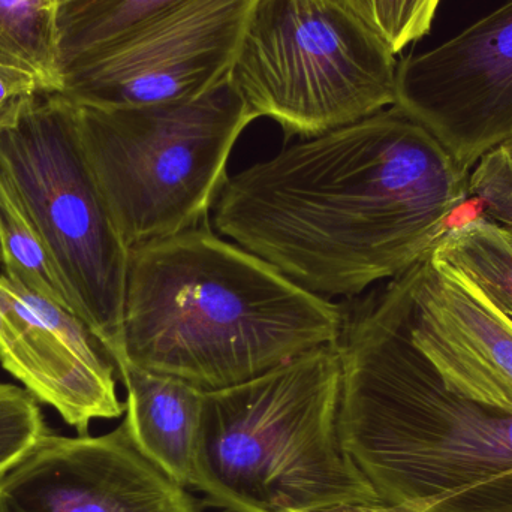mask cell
Segmentation results:
<instances>
[{
	"label": "cell",
	"mask_w": 512,
	"mask_h": 512,
	"mask_svg": "<svg viewBox=\"0 0 512 512\" xmlns=\"http://www.w3.org/2000/svg\"><path fill=\"white\" fill-rule=\"evenodd\" d=\"M469 173L393 105L228 177L213 227L313 294L358 297L432 254Z\"/></svg>",
	"instance_id": "obj_1"
},
{
	"label": "cell",
	"mask_w": 512,
	"mask_h": 512,
	"mask_svg": "<svg viewBox=\"0 0 512 512\" xmlns=\"http://www.w3.org/2000/svg\"><path fill=\"white\" fill-rule=\"evenodd\" d=\"M409 270L345 307L340 435L379 498L512 512V414L445 384L412 339Z\"/></svg>",
	"instance_id": "obj_2"
},
{
	"label": "cell",
	"mask_w": 512,
	"mask_h": 512,
	"mask_svg": "<svg viewBox=\"0 0 512 512\" xmlns=\"http://www.w3.org/2000/svg\"><path fill=\"white\" fill-rule=\"evenodd\" d=\"M343 319L345 307L204 224L131 249L119 366L224 390L336 346Z\"/></svg>",
	"instance_id": "obj_3"
},
{
	"label": "cell",
	"mask_w": 512,
	"mask_h": 512,
	"mask_svg": "<svg viewBox=\"0 0 512 512\" xmlns=\"http://www.w3.org/2000/svg\"><path fill=\"white\" fill-rule=\"evenodd\" d=\"M336 346L206 391L192 486L233 512H306L381 501L340 435Z\"/></svg>",
	"instance_id": "obj_4"
},
{
	"label": "cell",
	"mask_w": 512,
	"mask_h": 512,
	"mask_svg": "<svg viewBox=\"0 0 512 512\" xmlns=\"http://www.w3.org/2000/svg\"><path fill=\"white\" fill-rule=\"evenodd\" d=\"M75 107L87 161L129 249L209 224L231 152L256 119L231 77L192 101Z\"/></svg>",
	"instance_id": "obj_5"
},
{
	"label": "cell",
	"mask_w": 512,
	"mask_h": 512,
	"mask_svg": "<svg viewBox=\"0 0 512 512\" xmlns=\"http://www.w3.org/2000/svg\"><path fill=\"white\" fill-rule=\"evenodd\" d=\"M0 183L41 236L78 318L123 361L131 249L120 236L62 93L12 102L0 116Z\"/></svg>",
	"instance_id": "obj_6"
},
{
	"label": "cell",
	"mask_w": 512,
	"mask_h": 512,
	"mask_svg": "<svg viewBox=\"0 0 512 512\" xmlns=\"http://www.w3.org/2000/svg\"><path fill=\"white\" fill-rule=\"evenodd\" d=\"M396 54L321 0H256L231 81L286 137H318L396 104Z\"/></svg>",
	"instance_id": "obj_7"
},
{
	"label": "cell",
	"mask_w": 512,
	"mask_h": 512,
	"mask_svg": "<svg viewBox=\"0 0 512 512\" xmlns=\"http://www.w3.org/2000/svg\"><path fill=\"white\" fill-rule=\"evenodd\" d=\"M256 0H182L65 78L75 105L134 108L192 101L230 77Z\"/></svg>",
	"instance_id": "obj_8"
},
{
	"label": "cell",
	"mask_w": 512,
	"mask_h": 512,
	"mask_svg": "<svg viewBox=\"0 0 512 512\" xmlns=\"http://www.w3.org/2000/svg\"><path fill=\"white\" fill-rule=\"evenodd\" d=\"M396 105L471 171L512 140V0L397 65Z\"/></svg>",
	"instance_id": "obj_9"
},
{
	"label": "cell",
	"mask_w": 512,
	"mask_h": 512,
	"mask_svg": "<svg viewBox=\"0 0 512 512\" xmlns=\"http://www.w3.org/2000/svg\"><path fill=\"white\" fill-rule=\"evenodd\" d=\"M0 512H200L143 456L125 421L102 436L54 435L0 480Z\"/></svg>",
	"instance_id": "obj_10"
},
{
	"label": "cell",
	"mask_w": 512,
	"mask_h": 512,
	"mask_svg": "<svg viewBox=\"0 0 512 512\" xmlns=\"http://www.w3.org/2000/svg\"><path fill=\"white\" fill-rule=\"evenodd\" d=\"M0 363L78 435L122 417L116 364L86 322L0 274Z\"/></svg>",
	"instance_id": "obj_11"
},
{
	"label": "cell",
	"mask_w": 512,
	"mask_h": 512,
	"mask_svg": "<svg viewBox=\"0 0 512 512\" xmlns=\"http://www.w3.org/2000/svg\"><path fill=\"white\" fill-rule=\"evenodd\" d=\"M409 328L448 387L512 414V322L432 255L409 268Z\"/></svg>",
	"instance_id": "obj_12"
},
{
	"label": "cell",
	"mask_w": 512,
	"mask_h": 512,
	"mask_svg": "<svg viewBox=\"0 0 512 512\" xmlns=\"http://www.w3.org/2000/svg\"><path fill=\"white\" fill-rule=\"evenodd\" d=\"M128 391L125 423L138 450L179 486H192L206 391L132 364L117 367Z\"/></svg>",
	"instance_id": "obj_13"
},
{
	"label": "cell",
	"mask_w": 512,
	"mask_h": 512,
	"mask_svg": "<svg viewBox=\"0 0 512 512\" xmlns=\"http://www.w3.org/2000/svg\"><path fill=\"white\" fill-rule=\"evenodd\" d=\"M182 0H57L59 68L65 78Z\"/></svg>",
	"instance_id": "obj_14"
},
{
	"label": "cell",
	"mask_w": 512,
	"mask_h": 512,
	"mask_svg": "<svg viewBox=\"0 0 512 512\" xmlns=\"http://www.w3.org/2000/svg\"><path fill=\"white\" fill-rule=\"evenodd\" d=\"M430 255L480 289L512 322L510 231L484 219L474 204V209L447 231Z\"/></svg>",
	"instance_id": "obj_15"
},
{
	"label": "cell",
	"mask_w": 512,
	"mask_h": 512,
	"mask_svg": "<svg viewBox=\"0 0 512 512\" xmlns=\"http://www.w3.org/2000/svg\"><path fill=\"white\" fill-rule=\"evenodd\" d=\"M57 0H0V63L29 72L44 93H60Z\"/></svg>",
	"instance_id": "obj_16"
},
{
	"label": "cell",
	"mask_w": 512,
	"mask_h": 512,
	"mask_svg": "<svg viewBox=\"0 0 512 512\" xmlns=\"http://www.w3.org/2000/svg\"><path fill=\"white\" fill-rule=\"evenodd\" d=\"M0 261L5 274L35 294L72 310L51 256L23 210L0 183Z\"/></svg>",
	"instance_id": "obj_17"
},
{
	"label": "cell",
	"mask_w": 512,
	"mask_h": 512,
	"mask_svg": "<svg viewBox=\"0 0 512 512\" xmlns=\"http://www.w3.org/2000/svg\"><path fill=\"white\" fill-rule=\"evenodd\" d=\"M340 9L399 54L432 29L441 0H321Z\"/></svg>",
	"instance_id": "obj_18"
},
{
	"label": "cell",
	"mask_w": 512,
	"mask_h": 512,
	"mask_svg": "<svg viewBox=\"0 0 512 512\" xmlns=\"http://www.w3.org/2000/svg\"><path fill=\"white\" fill-rule=\"evenodd\" d=\"M48 432L38 400L23 388L0 384V480Z\"/></svg>",
	"instance_id": "obj_19"
},
{
	"label": "cell",
	"mask_w": 512,
	"mask_h": 512,
	"mask_svg": "<svg viewBox=\"0 0 512 512\" xmlns=\"http://www.w3.org/2000/svg\"><path fill=\"white\" fill-rule=\"evenodd\" d=\"M468 188L477 212L512 233V140L477 162L469 173Z\"/></svg>",
	"instance_id": "obj_20"
},
{
	"label": "cell",
	"mask_w": 512,
	"mask_h": 512,
	"mask_svg": "<svg viewBox=\"0 0 512 512\" xmlns=\"http://www.w3.org/2000/svg\"><path fill=\"white\" fill-rule=\"evenodd\" d=\"M38 93L44 92L33 75L0 63V116L12 102Z\"/></svg>",
	"instance_id": "obj_21"
},
{
	"label": "cell",
	"mask_w": 512,
	"mask_h": 512,
	"mask_svg": "<svg viewBox=\"0 0 512 512\" xmlns=\"http://www.w3.org/2000/svg\"><path fill=\"white\" fill-rule=\"evenodd\" d=\"M306 512H414L400 505L390 504L385 501L372 502H346V504L330 505V507L318 508V510Z\"/></svg>",
	"instance_id": "obj_22"
}]
</instances>
